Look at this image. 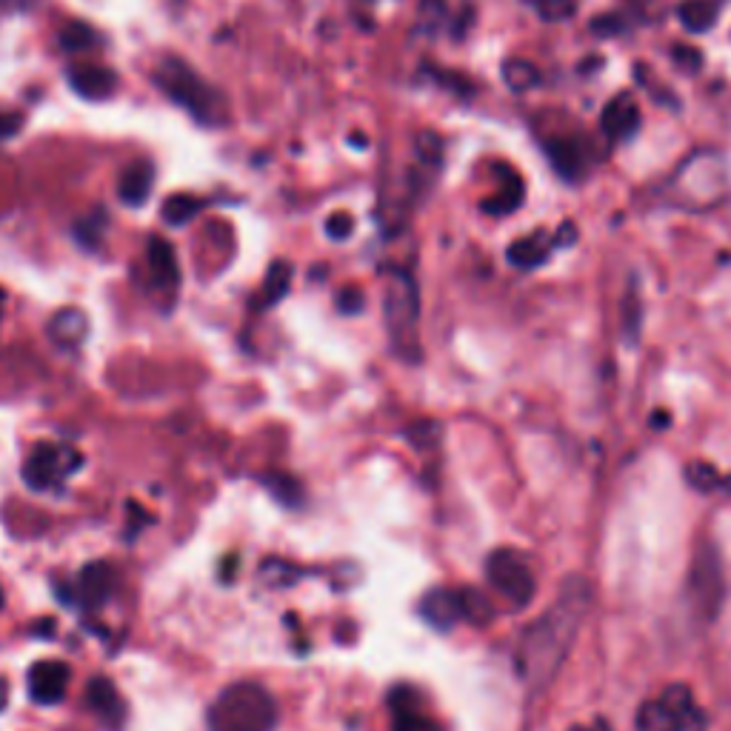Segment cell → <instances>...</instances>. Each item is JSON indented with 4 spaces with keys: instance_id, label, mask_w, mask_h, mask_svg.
<instances>
[{
    "instance_id": "cell-1",
    "label": "cell",
    "mask_w": 731,
    "mask_h": 731,
    "mask_svg": "<svg viewBox=\"0 0 731 731\" xmlns=\"http://www.w3.org/2000/svg\"><path fill=\"white\" fill-rule=\"evenodd\" d=\"M592 583L586 577H569L557 600L534 620L517 646V674L532 697H540L552 686L554 674L566 663L577 632L592 609Z\"/></svg>"
},
{
    "instance_id": "cell-2",
    "label": "cell",
    "mask_w": 731,
    "mask_h": 731,
    "mask_svg": "<svg viewBox=\"0 0 731 731\" xmlns=\"http://www.w3.org/2000/svg\"><path fill=\"white\" fill-rule=\"evenodd\" d=\"M275 723V700L257 683H235L223 689L206 712L209 731H272Z\"/></svg>"
},
{
    "instance_id": "cell-3",
    "label": "cell",
    "mask_w": 731,
    "mask_h": 731,
    "mask_svg": "<svg viewBox=\"0 0 731 731\" xmlns=\"http://www.w3.org/2000/svg\"><path fill=\"white\" fill-rule=\"evenodd\" d=\"M152 80L166 98L175 100L200 123H218V118L223 115L218 92L180 58H163Z\"/></svg>"
},
{
    "instance_id": "cell-4",
    "label": "cell",
    "mask_w": 731,
    "mask_h": 731,
    "mask_svg": "<svg viewBox=\"0 0 731 731\" xmlns=\"http://www.w3.org/2000/svg\"><path fill=\"white\" fill-rule=\"evenodd\" d=\"M417 320H420V297H417L415 280L406 272H392L386 286V323L395 340V349L409 360L420 355Z\"/></svg>"
},
{
    "instance_id": "cell-5",
    "label": "cell",
    "mask_w": 731,
    "mask_h": 731,
    "mask_svg": "<svg viewBox=\"0 0 731 731\" xmlns=\"http://www.w3.org/2000/svg\"><path fill=\"white\" fill-rule=\"evenodd\" d=\"M486 580L497 594H503L514 609H523L534 600L537 583L529 566V557L517 549H494L486 557Z\"/></svg>"
},
{
    "instance_id": "cell-6",
    "label": "cell",
    "mask_w": 731,
    "mask_h": 731,
    "mask_svg": "<svg viewBox=\"0 0 731 731\" xmlns=\"http://www.w3.org/2000/svg\"><path fill=\"white\" fill-rule=\"evenodd\" d=\"M686 592H689L694 612H700V617H706V620L717 617L720 606H723V597H726V580H723L720 554L712 543H703L700 552L694 554Z\"/></svg>"
},
{
    "instance_id": "cell-7",
    "label": "cell",
    "mask_w": 731,
    "mask_h": 731,
    "mask_svg": "<svg viewBox=\"0 0 731 731\" xmlns=\"http://www.w3.org/2000/svg\"><path fill=\"white\" fill-rule=\"evenodd\" d=\"M80 463H83V457L75 455V452L58 449L52 443H40L23 463V480H26L29 489L46 492V489L58 486L66 475L78 472Z\"/></svg>"
},
{
    "instance_id": "cell-8",
    "label": "cell",
    "mask_w": 731,
    "mask_h": 731,
    "mask_svg": "<svg viewBox=\"0 0 731 731\" xmlns=\"http://www.w3.org/2000/svg\"><path fill=\"white\" fill-rule=\"evenodd\" d=\"M72 680V669L60 660H40L29 669L26 677V689H29V700L38 706H58L66 697Z\"/></svg>"
},
{
    "instance_id": "cell-9",
    "label": "cell",
    "mask_w": 731,
    "mask_h": 731,
    "mask_svg": "<svg viewBox=\"0 0 731 731\" xmlns=\"http://www.w3.org/2000/svg\"><path fill=\"white\" fill-rule=\"evenodd\" d=\"M420 617L437 632H452L463 620V589H432L420 600Z\"/></svg>"
},
{
    "instance_id": "cell-10",
    "label": "cell",
    "mask_w": 731,
    "mask_h": 731,
    "mask_svg": "<svg viewBox=\"0 0 731 731\" xmlns=\"http://www.w3.org/2000/svg\"><path fill=\"white\" fill-rule=\"evenodd\" d=\"M660 700L669 706L674 717V731H709V717L697 706L694 694L689 686L683 683H672L669 689H663Z\"/></svg>"
},
{
    "instance_id": "cell-11",
    "label": "cell",
    "mask_w": 731,
    "mask_h": 731,
    "mask_svg": "<svg viewBox=\"0 0 731 731\" xmlns=\"http://www.w3.org/2000/svg\"><path fill=\"white\" fill-rule=\"evenodd\" d=\"M389 706H392V731H443L440 723L420 712V697L409 686L392 689Z\"/></svg>"
},
{
    "instance_id": "cell-12",
    "label": "cell",
    "mask_w": 731,
    "mask_h": 731,
    "mask_svg": "<svg viewBox=\"0 0 731 731\" xmlns=\"http://www.w3.org/2000/svg\"><path fill=\"white\" fill-rule=\"evenodd\" d=\"M118 589V574L106 563H89L78 577V600L86 609H100Z\"/></svg>"
},
{
    "instance_id": "cell-13",
    "label": "cell",
    "mask_w": 731,
    "mask_h": 731,
    "mask_svg": "<svg viewBox=\"0 0 731 731\" xmlns=\"http://www.w3.org/2000/svg\"><path fill=\"white\" fill-rule=\"evenodd\" d=\"M86 703H89L92 712L98 714L100 723H106L112 729H118L120 723H123V717H126V706H123L118 689H115V683L109 677H92L89 680V686H86Z\"/></svg>"
},
{
    "instance_id": "cell-14",
    "label": "cell",
    "mask_w": 731,
    "mask_h": 731,
    "mask_svg": "<svg viewBox=\"0 0 731 731\" xmlns=\"http://www.w3.org/2000/svg\"><path fill=\"white\" fill-rule=\"evenodd\" d=\"M600 126H603V132L612 140L632 138L634 132H637V126H640V109H637V103H634L629 92H623V95H617V98L606 103Z\"/></svg>"
},
{
    "instance_id": "cell-15",
    "label": "cell",
    "mask_w": 731,
    "mask_h": 731,
    "mask_svg": "<svg viewBox=\"0 0 731 731\" xmlns=\"http://www.w3.org/2000/svg\"><path fill=\"white\" fill-rule=\"evenodd\" d=\"M69 86L80 98L103 100L118 89V75L106 66H75L69 72Z\"/></svg>"
},
{
    "instance_id": "cell-16",
    "label": "cell",
    "mask_w": 731,
    "mask_h": 731,
    "mask_svg": "<svg viewBox=\"0 0 731 731\" xmlns=\"http://www.w3.org/2000/svg\"><path fill=\"white\" fill-rule=\"evenodd\" d=\"M546 152L552 158V166L566 180H580L589 169V155L583 152L580 140L554 138L546 143Z\"/></svg>"
},
{
    "instance_id": "cell-17",
    "label": "cell",
    "mask_w": 731,
    "mask_h": 731,
    "mask_svg": "<svg viewBox=\"0 0 731 731\" xmlns=\"http://www.w3.org/2000/svg\"><path fill=\"white\" fill-rule=\"evenodd\" d=\"M149 272H152V280L163 286V289H175L180 280L178 272V255L172 249V243H166L163 238H152L149 240Z\"/></svg>"
},
{
    "instance_id": "cell-18",
    "label": "cell",
    "mask_w": 731,
    "mask_h": 731,
    "mask_svg": "<svg viewBox=\"0 0 731 731\" xmlns=\"http://www.w3.org/2000/svg\"><path fill=\"white\" fill-rule=\"evenodd\" d=\"M549 252H552L549 235L546 232H534L529 238L514 240L506 257H509V263H512L514 269H537V266L546 263Z\"/></svg>"
},
{
    "instance_id": "cell-19",
    "label": "cell",
    "mask_w": 731,
    "mask_h": 731,
    "mask_svg": "<svg viewBox=\"0 0 731 731\" xmlns=\"http://www.w3.org/2000/svg\"><path fill=\"white\" fill-rule=\"evenodd\" d=\"M152 178H155L152 163L149 160H135L120 178V200L129 203V206H140L152 192Z\"/></svg>"
},
{
    "instance_id": "cell-20",
    "label": "cell",
    "mask_w": 731,
    "mask_h": 731,
    "mask_svg": "<svg viewBox=\"0 0 731 731\" xmlns=\"http://www.w3.org/2000/svg\"><path fill=\"white\" fill-rule=\"evenodd\" d=\"M49 337L63 346V349H75L86 337V317L80 315L78 309H63L52 317L49 323Z\"/></svg>"
},
{
    "instance_id": "cell-21",
    "label": "cell",
    "mask_w": 731,
    "mask_h": 731,
    "mask_svg": "<svg viewBox=\"0 0 731 731\" xmlns=\"http://www.w3.org/2000/svg\"><path fill=\"white\" fill-rule=\"evenodd\" d=\"M720 15V3L717 0H686L680 3L677 9V18L683 23L686 32H694V35H703L709 32L714 26V20Z\"/></svg>"
},
{
    "instance_id": "cell-22",
    "label": "cell",
    "mask_w": 731,
    "mask_h": 731,
    "mask_svg": "<svg viewBox=\"0 0 731 731\" xmlns=\"http://www.w3.org/2000/svg\"><path fill=\"white\" fill-rule=\"evenodd\" d=\"M503 83L512 89L514 95H523V92H532L534 86L540 83V72L529 60L509 58L503 63Z\"/></svg>"
},
{
    "instance_id": "cell-23",
    "label": "cell",
    "mask_w": 731,
    "mask_h": 731,
    "mask_svg": "<svg viewBox=\"0 0 731 731\" xmlns=\"http://www.w3.org/2000/svg\"><path fill=\"white\" fill-rule=\"evenodd\" d=\"M637 731H674L672 712L660 697H654L637 709Z\"/></svg>"
},
{
    "instance_id": "cell-24",
    "label": "cell",
    "mask_w": 731,
    "mask_h": 731,
    "mask_svg": "<svg viewBox=\"0 0 731 731\" xmlns=\"http://www.w3.org/2000/svg\"><path fill=\"white\" fill-rule=\"evenodd\" d=\"M292 286V266L286 260H277L269 266V275L263 283V306H275L280 303Z\"/></svg>"
},
{
    "instance_id": "cell-25",
    "label": "cell",
    "mask_w": 731,
    "mask_h": 731,
    "mask_svg": "<svg viewBox=\"0 0 731 731\" xmlns=\"http://www.w3.org/2000/svg\"><path fill=\"white\" fill-rule=\"evenodd\" d=\"M60 46L63 52H89V49H98L100 35L89 26V23H69L60 29Z\"/></svg>"
},
{
    "instance_id": "cell-26",
    "label": "cell",
    "mask_w": 731,
    "mask_h": 731,
    "mask_svg": "<svg viewBox=\"0 0 731 731\" xmlns=\"http://www.w3.org/2000/svg\"><path fill=\"white\" fill-rule=\"evenodd\" d=\"M523 195H526L523 180L517 178V175H512V180L503 186V192H500L497 198L486 200V203H483V212H489V215H512V212L520 209Z\"/></svg>"
},
{
    "instance_id": "cell-27",
    "label": "cell",
    "mask_w": 731,
    "mask_h": 731,
    "mask_svg": "<svg viewBox=\"0 0 731 731\" xmlns=\"http://www.w3.org/2000/svg\"><path fill=\"white\" fill-rule=\"evenodd\" d=\"M200 209H203V203L198 198H192V195H175V198H169L163 203V220L169 226H186L189 220L198 215Z\"/></svg>"
},
{
    "instance_id": "cell-28",
    "label": "cell",
    "mask_w": 731,
    "mask_h": 731,
    "mask_svg": "<svg viewBox=\"0 0 731 731\" xmlns=\"http://www.w3.org/2000/svg\"><path fill=\"white\" fill-rule=\"evenodd\" d=\"M686 480L697 492H717L720 486H729L731 489V480H723L712 463H689L686 466Z\"/></svg>"
},
{
    "instance_id": "cell-29",
    "label": "cell",
    "mask_w": 731,
    "mask_h": 731,
    "mask_svg": "<svg viewBox=\"0 0 731 731\" xmlns=\"http://www.w3.org/2000/svg\"><path fill=\"white\" fill-rule=\"evenodd\" d=\"M492 603L477 592V589H463V620L472 626H486L492 620Z\"/></svg>"
},
{
    "instance_id": "cell-30",
    "label": "cell",
    "mask_w": 731,
    "mask_h": 731,
    "mask_svg": "<svg viewBox=\"0 0 731 731\" xmlns=\"http://www.w3.org/2000/svg\"><path fill=\"white\" fill-rule=\"evenodd\" d=\"M537 15L546 23H560V20L572 18L577 9V0H532Z\"/></svg>"
},
{
    "instance_id": "cell-31",
    "label": "cell",
    "mask_w": 731,
    "mask_h": 731,
    "mask_svg": "<svg viewBox=\"0 0 731 731\" xmlns=\"http://www.w3.org/2000/svg\"><path fill=\"white\" fill-rule=\"evenodd\" d=\"M266 486L275 492L277 500H283L286 506H297L300 503V486L292 477H266Z\"/></svg>"
},
{
    "instance_id": "cell-32",
    "label": "cell",
    "mask_w": 731,
    "mask_h": 731,
    "mask_svg": "<svg viewBox=\"0 0 731 731\" xmlns=\"http://www.w3.org/2000/svg\"><path fill=\"white\" fill-rule=\"evenodd\" d=\"M352 229H355V220L349 212H335L332 218L326 220V235L332 240H346L352 235Z\"/></svg>"
},
{
    "instance_id": "cell-33",
    "label": "cell",
    "mask_w": 731,
    "mask_h": 731,
    "mask_svg": "<svg viewBox=\"0 0 731 731\" xmlns=\"http://www.w3.org/2000/svg\"><path fill=\"white\" fill-rule=\"evenodd\" d=\"M640 300H637V295L634 292H629L626 295V300H623V323H626V335L634 337L637 335V329H640Z\"/></svg>"
},
{
    "instance_id": "cell-34",
    "label": "cell",
    "mask_w": 731,
    "mask_h": 731,
    "mask_svg": "<svg viewBox=\"0 0 731 731\" xmlns=\"http://www.w3.org/2000/svg\"><path fill=\"white\" fill-rule=\"evenodd\" d=\"M623 23H626V20L620 18V15H600V18L592 20V32L594 35L609 38V35H617V32H623V29H626Z\"/></svg>"
},
{
    "instance_id": "cell-35",
    "label": "cell",
    "mask_w": 731,
    "mask_h": 731,
    "mask_svg": "<svg viewBox=\"0 0 731 731\" xmlns=\"http://www.w3.org/2000/svg\"><path fill=\"white\" fill-rule=\"evenodd\" d=\"M337 309H340L343 315H357V312L363 309V292H357V289H343V292L337 295Z\"/></svg>"
},
{
    "instance_id": "cell-36",
    "label": "cell",
    "mask_w": 731,
    "mask_h": 731,
    "mask_svg": "<svg viewBox=\"0 0 731 731\" xmlns=\"http://www.w3.org/2000/svg\"><path fill=\"white\" fill-rule=\"evenodd\" d=\"M417 152H420V158L429 160V163H437L440 160V152H443V143L437 135H420L417 140Z\"/></svg>"
},
{
    "instance_id": "cell-37",
    "label": "cell",
    "mask_w": 731,
    "mask_h": 731,
    "mask_svg": "<svg viewBox=\"0 0 731 731\" xmlns=\"http://www.w3.org/2000/svg\"><path fill=\"white\" fill-rule=\"evenodd\" d=\"M32 634H35V637H43V640L55 637V620H52V617H40L38 623L32 626Z\"/></svg>"
},
{
    "instance_id": "cell-38",
    "label": "cell",
    "mask_w": 731,
    "mask_h": 731,
    "mask_svg": "<svg viewBox=\"0 0 731 731\" xmlns=\"http://www.w3.org/2000/svg\"><path fill=\"white\" fill-rule=\"evenodd\" d=\"M6 703H9V680L0 677V712L6 709Z\"/></svg>"
},
{
    "instance_id": "cell-39",
    "label": "cell",
    "mask_w": 731,
    "mask_h": 731,
    "mask_svg": "<svg viewBox=\"0 0 731 731\" xmlns=\"http://www.w3.org/2000/svg\"><path fill=\"white\" fill-rule=\"evenodd\" d=\"M235 563H238L235 557H226V563H223V572H220V574H223V580H232V572H235Z\"/></svg>"
},
{
    "instance_id": "cell-40",
    "label": "cell",
    "mask_w": 731,
    "mask_h": 731,
    "mask_svg": "<svg viewBox=\"0 0 731 731\" xmlns=\"http://www.w3.org/2000/svg\"><path fill=\"white\" fill-rule=\"evenodd\" d=\"M3 600H6V594H3V589H0V609H3Z\"/></svg>"
},
{
    "instance_id": "cell-41",
    "label": "cell",
    "mask_w": 731,
    "mask_h": 731,
    "mask_svg": "<svg viewBox=\"0 0 731 731\" xmlns=\"http://www.w3.org/2000/svg\"><path fill=\"white\" fill-rule=\"evenodd\" d=\"M3 300H6V292H3V289H0V303H3Z\"/></svg>"
}]
</instances>
